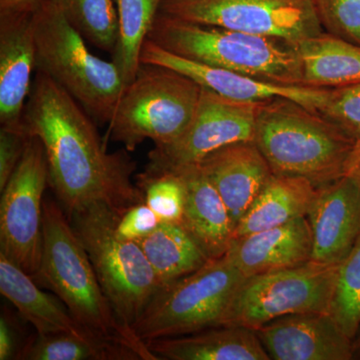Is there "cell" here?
<instances>
[{
	"mask_svg": "<svg viewBox=\"0 0 360 360\" xmlns=\"http://www.w3.org/2000/svg\"><path fill=\"white\" fill-rule=\"evenodd\" d=\"M245 277L226 255L161 286L132 329L144 342L222 326Z\"/></svg>",
	"mask_w": 360,
	"mask_h": 360,
	"instance_id": "ba28073f",
	"label": "cell"
},
{
	"mask_svg": "<svg viewBox=\"0 0 360 360\" xmlns=\"http://www.w3.org/2000/svg\"><path fill=\"white\" fill-rule=\"evenodd\" d=\"M37 4L0 11V125L23 127L37 65L33 13Z\"/></svg>",
	"mask_w": 360,
	"mask_h": 360,
	"instance_id": "5bb4252c",
	"label": "cell"
},
{
	"mask_svg": "<svg viewBox=\"0 0 360 360\" xmlns=\"http://www.w3.org/2000/svg\"><path fill=\"white\" fill-rule=\"evenodd\" d=\"M186 186V205L181 224L210 259L226 255L236 238V224L224 200L200 165L174 172Z\"/></svg>",
	"mask_w": 360,
	"mask_h": 360,
	"instance_id": "d6986e66",
	"label": "cell"
},
{
	"mask_svg": "<svg viewBox=\"0 0 360 360\" xmlns=\"http://www.w3.org/2000/svg\"><path fill=\"white\" fill-rule=\"evenodd\" d=\"M317 188L319 187L304 177L272 174L238 222L236 238L266 231L307 217Z\"/></svg>",
	"mask_w": 360,
	"mask_h": 360,
	"instance_id": "7402d4cb",
	"label": "cell"
},
{
	"mask_svg": "<svg viewBox=\"0 0 360 360\" xmlns=\"http://www.w3.org/2000/svg\"><path fill=\"white\" fill-rule=\"evenodd\" d=\"M35 70L70 94L94 120L110 122L125 84L113 61L94 56L56 0H40L33 13Z\"/></svg>",
	"mask_w": 360,
	"mask_h": 360,
	"instance_id": "5b68a950",
	"label": "cell"
},
{
	"mask_svg": "<svg viewBox=\"0 0 360 360\" xmlns=\"http://www.w3.org/2000/svg\"><path fill=\"white\" fill-rule=\"evenodd\" d=\"M160 13L295 44L323 32L312 0H162Z\"/></svg>",
	"mask_w": 360,
	"mask_h": 360,
	"instance_id": "30bf717a",
	"label": "cell"
},
{
	"mask_svg": "<svg viewBox=\"0 0 360 360\" xmlns=\"http://www.w3.org/2000/svg\"><path fill=\"white\" fill-rule=\"evenodd\" d=\"M141 60L146 65L163 66L177 71L191 78L202 89L234 101L262 103L286 98L317 112L329 92V89H324L269 84L234 71L203 65L165 51L149 39L142 47Z\"/></svg>",
	"mask_w": 360,
	"mask_h": 360,
	"instance_id": "4fadbf2b",
	"label": "cell"
},
{
	"mask_svg": "<svg viewBox=\"0 0 360 360\" xmlns=\"http://www.w3.org/2000/svg\"><path fill=\"white\" fill-rule=\"evenodd\" d=\"M226 98L201 87L200 101L191 124L174 142L155 146L144 172H174L198 165L205 156L231 144L255 142L260 104Z\"/></svg>",
	"mask_w": 360,
	"mask_h": 360,
	"instance_id": "7c38bea8",
	"label": "cell"
},
{
	"mask_svg": "<svg viewBox=\"0 0 360 360\" xmlns=\"http://www.w3.org/2000/svg\"><path fill=\"white\" fill-rule=\"evenodd\" d=\"M160 222L155 212L141 202L130 206L118 217L115 229L120 238L139 241L153 233Z\"/></svg>",
	"mask_w": 360,
	"mask_h": 360,
	"instance_id": "d6a6232c",
	"label": "cell"
},
{
	"mask_svg": "<svg viewBox=\"0 0 360 360\" xmlns=\"http://www.w3.org/2000/svg\"><path fill=\"white\" fill-rule=\"evenodd\" d=\"M312 232L307 217L266 231L238 236L226 257L248 277L297 266L311 260Z\"/></svg>",
	"mask_w": 360,
	"mask_h": 360,
	"instance_id": "ac0fdd59",
	"label": "cell"
},
{
	"mask_svg": "<svg viewBox=\"0 0 360 360\" xmlns=\"http://www.w3.org/2000/svg\"><path fill=\"white\" fill-rule=\"evenodd\" d=\"M255 330L270 359H354V340L329 314L285 315Z\"/></svg>",
	"mask_w": 360,
	"mask_h": 360,
	"instance_id": "9a60e30c",
	"label": "cell"
},
{
	"mask_svg": "<svg viewBox=\"0 0 360 360\" xmlns=\"http://www.w3.org/2000/svg\"><path fill=\"white\" fill-rule=\"evenodd\" d=\"M136 243L155 270L161 286L193 274L210 260L182 224L160 222L153 233Z\"/></svg>",
	"mask_w": 360,
	"mask_h": 360,
	"instance_id": "cb8c5ba5",
	"label": "cell"
},
{
	"mask_svg": "<svg viewBox=\"0 0 360 360\" xmlns=\"http://www.w3.org/2000/svg\"><path fill=\"white\" fill-rule=\"evenodd\" d=\"M49 186V167L44 144L30 136L20 165L1 191V253L33 277L42 255L44 193Z\"/></svg>",
	"mask_w": 360,
	"mask_h": 360,
	"instance_id": "8fae6325",
	"label": "cell"
},
{
	"mask_svg": "<svg viewBox=\"0 0 360 360\" xmlns=\"http://www.w3.org/2000/svg\"><path fill=\"white\" fill-rule=\"evenodd\" d=\"M30 139L25 125L20 129L0 127V191L20 165Z\"/></svg>",
	"mask_w": 360,
	"mask_h": 360,
	"instance_id": "1f68e13d",
	"label": "cell"
},
{
	"mask_svg": "<svg viewBox=\"0 0 360 360\" xmlns=\"http://www.w3.org/2000/svg\"><path fill=\"white\" fill-rule=\"evenodd\" d=\"M39 1L40 0H0V11L32 6V4H37Z\"/></svg>",
	"mask_w": 360,
	"mask_h": 360,
	"instance_id": "d590c367",
	"label": "cell"
},
{
	"mask_svg": "<svg viewBox=\"0 0 360 360\" xmlns=\"http://www.w3.org/2000/svg\"><path fill=\"white\" fill-rule=\"evenodd\" d=\"M0 291L40 335L65 333L94 342L110 343L84 328L58 296L40 290L30 274L1 252Z\"/></svg>",
	"mask_w": 360,
	"mask_h": 360,
	"instance_id": "ffe728a7",
	"label": "cell"
},
{
	"mask_svg": "<svg viewBox=\"0 0 360 360\" xmlns=\"http://www.w3.org/2000/svg\"><path fill=\"white\" fill-rule=\"evenodd\" d=\"M162 0H115L118 14V40L112 53L124 84L134 82L141 66L144 42L158 13Z\"/></svg>",
	"mask_w": 360,
	"mask_h": 360,
	"instance_id": "d4e9b609",
	"label": "cell"
},
{
	"mask_svg": "<svg viewBox=\"0 0 360 360\" xmlns=\"http://www.w3.org/2000/svg\"><path fill=\"white\" fill-rule=\"evenodd\" d=\"M22 345L14 323L6 314L0 317V360L16 359Z\"/></svg>",
	"mask_w": 360,
	"mask_h": 360,
	"instance_id": "836d02e7",
	"label": "cell"
},
{
	"mask_svg": "<svg viewBox=\"0 0 360 360\" xmlns=\"http://www.w3.org/2000/svg\"><path fill=\"white\" fill-rule=\"evenodd\" d=\"M148 39L189 60L269 84L303 86L295 42L191 22L161 13Z\"/></svg>",
	"mask_w": 360,
	"mask_h": 360,
	"instance_id": "3957f363",
	"label": "cell"
},
{
	"mask_svg": "<svg viewBox=\"0 0 360 360\" xmlns=\"http://www.w3.org/2000/svg\"><path fill=\"white\" fill-rule=\"evenodd\" d=\"M158 360H269L255 329L220 326L146 342Z\"/></svg>",
	"mask_w": 360,
	"mask_h": 360,
	"instance_id": "44dd1931",
	"label": "cell"
},
{
	"mask_svg": "<svg viewBox=\"0 0 360 360\" xmlns=\"http://www.w3.org/2000/svg\"><path fill=\"white\" fill-rule=\"evenodd\" d=\"M354 359H360V328L354 340Z\"/></svg>",
	"mask_w": 360,
	"mask_h": 360,
	"instance_id": "8d00e7d4",
	"label": "cell"
},
{
	"mask_svg": "<svg viewBox=\"0 0 360 360\" xmlns=\"http://www.w3.org/2000/svg\"><path fill=\"white\" fill-rule=\"evenodd\" d=\"M317 113L356 141L360 139V84L329 89Z\"/></svg>",
	"mask_w": 360,
	"mask_h": 360,
	"instance_id": "f546056e",
	"label": "cell"
},
{
	"mask_svg": "<svg viewBox=\"0 0 360 360\" xmlns=\"http://www.w3.org/2000/svg\"><path fill=\"white\" fill-rule=\"evenodd\" d=\"M120 215L110 206L94 203L68 219L111 307L120 321L132 328L161 283L139 243L118 236Z\"/></svg>",
	"mask_w": 360,
	"mask_h": 360,
	"instance_id": "8992f818",
	"label": "cell"
},
{
	"mask_svg": "<svg viewBox=\"0 0 360 360\" xmlns=\"http://www.w3.org/2000/svg\"><path fill=\"white\" fill-rule=\"evenodd\" d=\"M68 219L59 203L44 201L41 262L33 281L58 296L72 316L97 338L134 350L141 360H158L134 329L118 319Z\"/></svg>",
	"mask_w": 360,
	"mask_h": 360,
	"instance_id": "7a4b0ae2",
	"label": "cell"
},
{
	"mask_svg": "<svg viewBox=\"0 0 360 360\" xmlns=\"http://www.w3.org/2000/svg\"><path fill=\"white\" fill-rule=\"evenodd\" d=\"M354 142L316 111L290 99L260 104L255 143L274 174L324 186L342 176Z\"/></svg>",
	"mask_w": 360,
	"mask_h": 360,
	"instance_id": "277c9868",
	"label": "cell"
},
{
	"mask_svg": "<svg viewBox=\"0 0 360 360\" xmlns=\"http://www.w3.org/2000/svg\"><path fill=\"white\" fill-rule=\"evenodd\" d=\"M330 314L354 340L360 328V236L338 266Z\"/></svg>",
	"mask_w": 360,
	"mask_h": 360,
	"instance_id": "83f0119b",
	"label": "cell"
},
{
	"mask_svg": "<svg viewBox=\"0 0 360 360\" xmlns=\"http://www.w3.org/2000/svg\"><path fill=\"white\" fill-rule=\"evenodd\" d=\"M303 86L338 89L360 84V45L322 32L296 42Z\"/></svg>",
	"mask_w": 360,
	"mask_h": 360,
	"instance_id": "603a6c76",
	"label": "cell"
},
{
	"mask_svg": "<svg viewBox=\"0 0 360 360\" xmlns=\"http://www.w3.org/2000/svg\"><path fill=\"white\" fill-rule=\"evenodd\" d=\"M23 124L44 144L49 186L68 217L94 203L122 214L144 202L127 149L108 153L91 116L42 70H35Z\"/></svg>",
	"mask_w": 360,
	"mask_h": 360,
	"instance_id": "6da1fadb",
	"label": "cell"
},
{
	"mask_svg": "<svg viewBox=\"0 0 360 360\" xmlns=\"http://www.w3.org/2000/svg\"><path fill=\"white\" fill-rule=\"evenodd\" d=\"M198 165L219 191L236 227L274 174L255 142L224 146Z\"/></svg>",
	"mask_w": 360,
	"mask_h": 360,
	"instance_id": "e0dca14e",
	"label": "cell"
},
{
	"mask_svg": "<svg viewBox=\"0 0 360 360\" xmlns=\"http://www.w3.org/2000/svg\"><path fill=\"white\" fill-rule=\"evenodd\" d=\"M16 359L20 360H141L134 350L94 342L70 333H37L26 340Z\"/></svg>",
	"mask_w": 360,
	"mask_h": 360,
	"instance_id": "484cf974",
	"label": "cell"
},
{
	"mask_svg": "<svg viewBox=\"0 0 360 360\" xmlns=\"http://www.w3.org/2000/svg\"><path fill=\"white\" fill-rule=\"evenodd\" d=\"M200 92V85L177 71L141 63L108 122L111 141L127 151L148 139L155 146L172 143L191 124Z\"/></svg>",
	"mask_w": 360,
	"mask_h": 360,
	"instance_id": "52a82bcc",
	"label": "cell"
},
{
	"mask_svg": "<svg viewBox=\"0 0 360 360\" xmlns=\"http://www.w3.org/2000/svg\"><path fill=\"white\" fill-rule=\"evenodd\" d=\"M137 187L144 202L158 215L161 222L181 224L186 205V186L177 172L137 175Z\"/></svg>",
	"mask_w": 360,
	"mask_h": 360,
	"instance_id": "f1b7e54d",
	"label": "cell"
},
{
	"mask_svg": "<svg viewBox=\"0 0 360 360\" xmlns=\"http://www.w3.org/2000/svg\"><path fill=\"white\" fill-rule=\"evenodd\" d=\"M326 32L360 45V0H312Z\"/></svg>",
	"mask_w": 360,
	"mask_h": 360,
	"instance_id": "4dcf8cb0",
	"label": "cell"
},
{
	"mask_svg": "<svg viewBox=\"0 0 360 360\" xmlns=\"http://www.w3.org/2000/svg\"><path fill=\"white\" fill-rule=\"evenodd\" d=\"M66 20L82 37L101 51H115L118 14L113 0H56Z\"/></svg>",
	"mask_w": 360,
	"mask_h": 360,
	"instance_id": "4316f807",
	"label": "cell"
},
{
	"mask_svg": "<svg viewBox=\"0 0 360 360\" xmlns=\"http://www.w3.org/2000/svg\"><path fill=\"white\" fill-rule=\"evenodd\" d=\"M312 232L311 260L340 264L360 236V189L341 176L319 186L307 213Z\"/></svg>",
	"mask_w": 360,
	"mask_h": 360,
	"instance_id": "2e32d148",
	"label": "cell"
},
{
	"mask_svg": "<svg viewBox=\"0 0 360 360\" xmlns=\"http://www.w3.org/2000/svg\"><path fill=\"white\" fill-rule=\"evenodd\" d=\"M338 266L309 260L248 277L236 291L222 326L257 329L285 315L330 314Z\"/></svg>",
	"mask_w": 360,
	"mask_h": 360,
	"instance_id": "9c48e42d",
	"label": "cell"
},
{
	"mask_svg": "<svg viewBox=\"0 0 360 360\" xmlns=\"http://www.w3.org/2000/svg\"><path fill=\"white\" fill-rule=\"evenodd\" d=\"M342 176L354 180L360 189V139L354 142L343 167Z\"/></svg>",
	"mask_w": 360,
	"mask_h": 360,
	"instance_id": "e575fe53",
	"label": "cell"
}]
</instances>
